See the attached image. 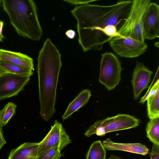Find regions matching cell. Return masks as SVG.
<instances>
[{
	"instance_id": "d6986e66",
	"label": "cell",
	"mask_w": 159,
	"mask_h": 159,
	"mask_svg": "<svg viewBox=\"0 0 159 159\" xmlns=\"http://www.w3.org/2000/svg\"><path fill=\"white\" fill-rule=\"evenodd\" d=\"M105 149L100 140L94 142L86 155V159H106Z\"/></svg>"
},
{
	"instance_id": "7a4b0ae2",
	"label": "cell",
	"mask_w": 159,
	"mask_h": 159,
	"mask_svg": "<svg viewBox=\"0 0 159 159\" xmlns=\"http://www.w3.org/2000/svg\"><path fill=\"white\" fill-rule=\"evenodd\" d=\"M37 60L40 114L48 121L56 112L57 89L62 66L61 54L49 38L44 42Z\"/></svg>"
},
{
	"instance_id": "8fae6325",
	"label": "cell",
	"mask_w": 159,
	"mask_h": 159,
	"mask_svg": "<svg viewBox=\"0 0 159 159\" xmlns=\"http://www.w3.org/2000/svg\"><path fill=\"white\" fill-rule=\"evenodd\" d=\"M152 73L143 63L136 61L131 80L134 99H137L143 91L148 87Z\"/></svg>"
},
{
	"instance_id": "ba28073f",
	"label": "cell",
	"mask_w": 159,
	"mask_h": 159,
	"mask_svg": "<svg viewBox=\"0 0 159 159\" xmlns=\"http://www.w3.org/2000/svg\"><path fill=\"white\" fill-rule=\"evenodd\" d=\"M71 143V140L62 124L56 120L48 133L39 143L37 156L53 148L57 147L61 152Z\"/></svg>"
},
{
	"instance_id": "30bf717a",
	"label": "cell",
	"mask_w": 159,
	"mask_h": 159,
	"mask_svg": "<svg viewBox=\"0 0 159 159\" xmlns=\"http://www.w3.org/2000/svg\"><path fill=\"white\" fill-rule=\"evenodd\" d=\"M144 37L152 40L159 37V6L150 2L144 14L142 22Z\"/></svg>"
},
{
	"instance_id": "603a6c76",
	"label": "cell",
	"mask_w": 159,
	"mask_h": 159,
	"mask_svg": "<svg viewBox=\"0 0 159 159\" xmlns=\"http://www.w3.org/2000/svg\"><path fill=\"white\" fill-rule=\"evenodd\" d=\"M64 1L68 2L71 5L77 6L89 4V3L97 1V0H64Z\"/></svg>"
},
{
	"instance_id": "6da1fadb",
	"label": "cell",
	"mask_w": 159,
	"mask_h": 159,
	"mask_svg": "<svg viewBox=\"0 0 159 159\" xmlns=\"http://www.w3.org/2000/svg\"><path fill=\"white\" fill-rule=\"evenodd\" d=\"M133 0H120L107 6L87 4L76 6L71 11L77 20L78 41L83 51L101 50L110 40L104 31L108 25L119 29L129 13Z\"/></svg>"
},
{
	"instance_id": "ac0fdd59",
	"label": "cell",
	"mask_w": 159,
	"mask_h": 159,
	"mask_svg": "<svg viewBox=\"0 0 159 159\" xmlns=\"http://www.w3.org/2000/svg\"><path fill=\"white\" fill-rule=\"evenodd\" d=\"M146 130L150 141L159 146V117L150 119L146 125Z\"/></svg>"
},
{
	"instance_id": "ffe728a7",
	"label": "cell",
	"mask_w": 159,
	"mask_h": 159,
	"mask_svg": "<svg viewBox=\"0 0 159 159\" xmlns=\"http://www.w3.org/2000/svg\"><path fill=\"white\" fill-rule=\"evenodd\" d=\"M17 106L13 102H8L0 111V127L6 125L15 114Z\"/></svg>"
},
{
	"instance_id": "44dd1931",
	"label": "cell",
	"mask_w": 159,
	"mask_h": 159,
	"mask_svg": "<svg viewBox=\"0 0 159 159\" xmlns=\"http://www.w3.org/2000/svg\"><path fill=\"white\" fill-rule=\"evenodd\" d=\"M63 156L57 147L53 148L37 156L35 159H60Z\"/></svg>"
},
{
	"instance_id": "484cf974",
	"label": "cell",
	"mask_w": 159,
	"mask_h": 159,
	"mask_svg": "<svg viewBox=\"0 0 159 159\" xmlns=\"http://www.w3.org/2000/svg\"><path fill=\"white\" fill-rule=\"evenodd\" d=\"M4 24L3 21L0 20V42H2L3 39L5 38L2 33Z\"/></svg>"
},
{
	"instance_id": "7c38bea8",
	"label": "cell",
	"mask_w": 159,
	"mask_h": 159,
	"mask_svg": "<svg viewBox=\"0 0 159 159\" xmlns=\"http://www.w3.org/2000/svg\"><path fill=\"white\" fill-rule=\"evenodd\" d=\"M0 61L33 71L34 70L33 59L20 52L0 49Z\"/></svg>"
},
{
	"instance_id": "5bb4252c",
	"label": "cell",
	"mask_w": 159,
	"mask_h": 159,
	"mask_svg": "<svg viewBox=\"0 0 159 159\" xmlns=\"http://www.w3.org/2000/svg\"><path fill=\"white\" fill-rule=\"evenodd\" d=\"M102 143L105 149L108 150H120L145 156L149 150L145 145L140 143H121L112 141L110 138L103 140Z\"/></svg>"
},
{
	"instance_id": "3957f363",
	"label": "cell",
	"mask_w": 159,
	"mask_h": 159,
	"mask_svg": "<svg viewBox=\"0 0 159 159\" xmlns=\"http://www.w3.org/2000/svg\"><path fill=\"white\" fill-rule=\"evenodd\" d=\"M10 22L20 36L38 41L43 34L37 7L32 0H1Z\"/></svg>"
},
{
	"instance_id": "4fadbf2b",
	"label": "cell",
	"mask_w": 159,
	"mask_h": 159,
	"mask_svg": "<svg viewBox=\"0 0 159 159\" xmlns=\"http://www.w3.org/2000/svg\"><path fill=\"white\" fill-rule=\"evenodd\" d=\"M139 102L143 103L147 101L148 116L149 119L159 117V80L158 79Z\"/></svg>"
},
{
	"instance_id": "277c9868",
	"label": "cell",
	"mask_w": 159,
	"mask_h": 159,
	"mask_svg": "<svg viewBox=\"0 0 159 159\" xmlns=\"http://www.w3.org/2000/svg\"><path fill=\"white\" fill-rule=\"evenodd\" d=\"M151 1L150 0H133L127 18L118 30L116 35L144 42L143 18L147 7Z\"/></svg>"
},
{
	"instance_id": "83f0119b",
	"label": "cell",
	"mask_w": 159,
	"mask_h": 159,
	"mask_svg": "<svg viewBox=\"0 0 159 159\" xmlns=\"http://www.w3.org/2000/svg\"><path fill=\"white\" fill-rule=\"evenodd\" d=\"M1 0H0V6L1 4Z\"/></svg>"
},
{
	"instance_id": "d4e9b609",
	"label": "cell",
	"mask_w": 159,
	"mask_h": 159,
	"mask_svg": "<svg viewBox=\"0 0 159 159\" xmlns=\"http://www.w3.org/2000/svg\"><path fill=\"white\" fill-rule=\"evenodd\" d=\"M6 143L3 135L2 129L0 127V150Z\"/></svg>"
},
{
	"instance_id": "2e32d148",
	"label": "cell",
	"mask_w": 159,
	"mask_h": 159,
	"mask_svg": "<svg viewBox=\"0 0 159 159\" xmlns=\"http://www.w3.org/2000/svg\"><path fill=\"white\" fill-rule=\"evenodd\" d=\"M92 96L90 90L88 89L82 90L78 95L70 102L62 117L64 120L68 118L75 112L85 106Z\"/></svg>"
},
{
	"instance_id": "cb8c5ba5",
	"label": "cell",
	"mask_w": 159,
	"mask_h": 159,
	"mask_svg": "<svg viewBox=\"0 0 159 159\" xmlns=\"http://www.w3.org/2000/svg\"><path fill=\"white\" fill-rule=\"evenodd\" d=\"M65 34L68 38L72 39L75 37L76 33L74 30L69 29L66 31Z\"/></svg>"
},
{
	"instance_id": "5b68a950",
	"label": "cell",
	"mask_w": 159,
	"mask_h": 159,
	"mask_svg": "<svg viewBox=\"0 0 159 159\" xmlns=\"http://www.w3.org/2000/svg\"><path fill=\"white\" fill-rule=\"evenodd\" d=\"M140 120L128 114H120L96 121L90 126L84 134L87 137L94 134L102 136L107 133L136 128Z\"/></svg>"
},
{
	"instance_id": "7402d4cb",
	"label": "cell",
	"mask_w": 159,
	"mask_h": 159,
	"mask_svg": "<svg viewBox=\"0 0 159 159\" xmlns=\"http://www.w3.org/2000/svg\"><path fill=\"white\" fill-rule=\"evenodd\" d=\"M150 159H159V146L153 144L150 153Z\"/></svg>"
},
{
	"instance_id": "9a60e30c",
	"label": "cell",
	"mask_w": 159,
	"mask_h": 159,
	"mask_svg": "<svg viewBox=\"0 0 159 159\" xmlns=\"http://www.w3.org/2000/svg\"><path fill=\"white\" fill-rule=\"evenodd\" d=\"M39 143L26 142L10 152L8 159H35Z\"/></svg>"
},
{
	"instance_id": "e0dca14e",
	"label": "cell",
	"mask_w": 159,
	"mask_h": 159,
	"mask_svg": "<svg viewBox=\"0 0 159 159\" xmlns=\"http://www.w3.org/2000/svg\"><path fill=\"white\" fill-rule=\"evenodd\" d=\"M5 74H13L30 77L33 75V72L31 70L0 61V75Z\"/></svg>"
},
{
	"instance_id": "52a82bcc",
	"label": "cell",
	"mask_w": 159,
	"mask_h": 159,
	"mask_svg": "<svg viewBox=\"0 0 159 159\" xmlns=\"http://www.w3.org/2000/svg\"><path fill=\"white\" fill-rule=\"evenodd\" d=\"M109 42L114 51L120 56L126 58L138 57L144 53L148 48L145 42L117 35L113 37Z\"/></svg>"
},
{
	"instance_id": "9c48e42d",
	"label": "cell",
	"mask_w": 159,
	"mask_h": 159,
	"mask_svg": "<svg viewBox=\"0 0 159 159\" xmlns=\"http://www.w3.org/2000/svg\"><path fill=\"white\" fill-rule=\"evenodd\" d=\"M30 80V77L13 74L0 75V101L18 95Z\"/></svg>"
},
{
	"instance_id": "8992f818",
	"label": "cell",
	"mask_w": 159,
	"mask_h": 159,
	"mask_svg": "<svg viewBox=\"0 0 159 159\" xmlns=\"http://www.w3.org/2000/svg\"><path fill=\"white\" fill-rule=\"evenodd\" d=\"M122 68L120 61L111 52H106L101 55L99 82L111 91L117 86L121 80Z\"/></svg>"
},
{
	"instance_id": "4316f807",
	"label": "cell",
	"mask_w": 159,
	"mask_h": 159,
	"mask_svg": "<svg viewBox=\"0 0 159 159\" xmlns=\"http://www.w3.org/2000/svg\"><path fill=\"white\" fill-rule=\"evenodd\" d=\"M108 159H123L121 157L114 155H111Z\"/></svg>"
}]
</instances>
